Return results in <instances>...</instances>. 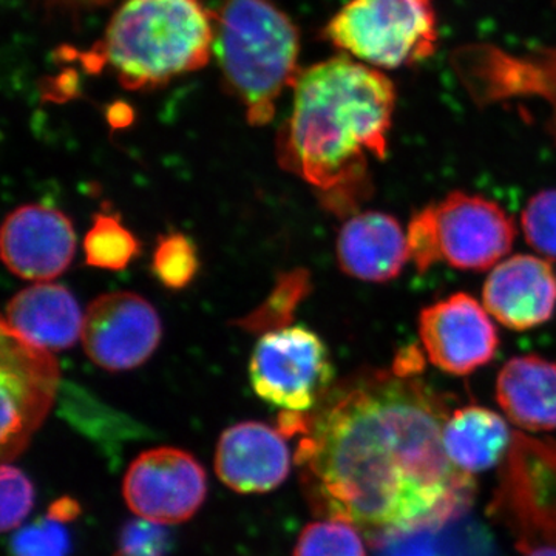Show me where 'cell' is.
<instances>
[{
  "label": "cell",
  "mask_w": 556,
  "mask_h": 556,
  "mask_svg": "<svg viewBox=\"0 0 556 556\" xmlns=\"http://www.w3.org/2000/svg\"><path fill=\"white\" fill-rule=\"evenodd\" d=\"M450 413L417 375L368 369L336 382L308 415L281 413L278 430L300 437L295 464L314 514L383 541L444 525L470 504L473 478L442 444Z\"/></svg>",
  "instance_id": "6da1fadb"
},
{
  "label": "cell",
  "mask_w": 556,
  "mask_h": 556,
  "mask_svg": "<svg viewBox=\"0 0 556 556\" xmlns=\"http://www.w3.org/2000/svg\"><path fill=\"white\" fill-rule=\"evenodd\" d=\"M291 115L277 138L285 169L317 189L342 215L369 195L368 156L388 155L396 108L393 80L380 70L336 56L300 70Z\"/></svg>",
  "instance_id": "7a4b0ae2"
},
{
  "label": "cell",
  "mask_w": 556,
  "mask_h": 556,
  "mask_svg": "<svg viewBox=\"0 0 556 556\" xmlns=\"http://www.w3.org/2000/svg\"><path fill=\"white\" fill-rule=\"evenodd\" d=\"M214 36V14L200 0H124L89 65H108L126 89H153L203 68Z\"/></svg>",
  "instance_id": "3957f363"
},
{
  "label": "cell",
  "mask_w": 556,
  "mask_h": 556,
  "mask_svg": "<svg viewBox=\"0 0 556 556\" xmlns=\"http://www.w3.org/2000/svg\"><path fill=\"white\" fill-rule=\"evenodd\" d=\"M214 31L226 87L247 109L249 123L265 126L281 91L294 86L300 73L298 27L266 0H223Z\"/></svg>",
  "instance_id": "277c9868"
},
{
  "label": "cell",
  "mask_w": 556,
  "mask_h": 556,
  "mask_svg": "<svg viewBox=\"0 0 556 556\" xmlns=\"http://www.w3.org/2000/svg\"><path fill=\"white\" fill-rule=\"evenodd\" d=\"M409 260L419 273L439 262L460 270H485L510 251L514 219L484 197L448 193L420 208L408 225Z\"/></svg>",
  "instance_id": "5b68a950"
},
{
  "label": "cell",
  "mask_w": 556,
  "mask_h": 556,
  "mask_svg": "<svg viewBox=\"0 0 556 556\" xmlns=\"http://www.w3.org/2000/svg\"><path fill=\"white\" fill-rule=\"evenodd\" d=\"M324 35L369 67H408L438 49L437 9L433 0H350Z\"/></svg>",
  "instance_id": "8992f818"
},
{
  "label": "cell",
  "mask_w": 556,
  "mask_h": 556,
  "mask_svg": "<svg viewBox=\"0 0 556 556\" xmlns=\"http://www.w3.org/2000/svg\"><path fill=\"white\" fill-rule=\"evenodd\" d=\"M327 345L303 325L266 331L249 362V379L263 401L281 413L308 415L334 387Z\"/></svg>",
  "instance_id": "52a82bcc"
},
{
  "label": "cell",
  "mask_w": 556,
  "mask_h": 556,
  "mask_svg": "<svg viewBox=\"0 0 556 556\" xmlns=\"http://www.w3.org/2000/svg\"><path fill=\"white\" fill-rule=\"evenodd\" d=\"M60 367L50 351L31 345L2 325L0 387H2V457L24 452L49 416L60 388Z\"/></svg>",
  "instance_id": "ba28073f"
},
{
  "label": "cell",
  "mask_w": 556,
  "mask_h": 556,
  "mask_svg": "<svg viewBox=\"0 0 556 556\" xmlns=\"http://www.w3.org/2000/svg\"><path fill=\"white\" fill-rule=\"evenodd\" d=\"M123 493L135 517L161 526L181 525L206 500V471L185 450H146L127 468Z\"/></svg>",
  "instance_id": "9c48e42d"
},
{
  "label": "cell",
  "mask_w": 556,
  "mask_h": 556,
  "mask_svg": "<svg viewBox=\"0 0 556 556\" xmlns=\"http://www.w3.org/2000/svg\"><path fill=\"white\" fill-rule=\"evenodd\" d=\"M159 313L141 295L119 291L90 303L84 317L87 356L108 371H129L144 364L160 345Z\"/></svg>",
  "instance_id": "30bf717a"
},
{
  "label": "cell",
  "mask_w": 556,
  "mask_h": 556,
  "mask_svg": "<svg viewBox=\"0 0 556 556\" xmlns=\"http://www.w3.org/2000/svg\"><path fill=\"white\" fill-rule=\"evenodd\" d=\"M419 338L428 361L453 376L471 375L484 367L500 346L489 311L463 292L422 309Z\"/></svg>",
  "instance_id": "8fae6325"
},
{
  "label": "cell",
  "mask_w": 556,
  "mask_h": 556,
  "mask_svg": "<svg viewBox=\"0 0 556 556\" xmlns=\"http://www.w3.org/2000/svg\"><path fill=\"white\" fill-rule=\"evenodd\" d=\"M75 251L72 222L56 208L27 204L11 212L3 222L0 252L14 276L51 280L67 270Z\"/></svg>",
  "instance_id": "7c38bea8"
},
{
  "label": "cell",
  "mask_w": 556,
  "mask_h": 556,
  "mask_svg": "<svg viewBox=\"0 0 556 556\" xmlns=\"http://www.w3.org/2000/svg\"><path fill=\"white\" fill-rule=\"evenodd\" d=\"M291 471L287 437L268 424H236L223 431L215 450L219 481L241 495H262L283 484Z\"/></svg>",
  "instance_id": "4fadbf2b"
},
{
  "label": "cell",
  "mask_w": 556,
  "mask_h": 556,
  "mask_svg": "<svg viewBox=\"0 0 556 556\" xmlns=\"http://www.w3.org/2000/svg\"><path fill=\"white\" fill-rule=\"evenodd\" d=\"M485 309L504 327L525 331L546 324L556 303V277L551 263L533 255L501 262L486 277Z\"/></svg>",
  "instance_id": "5bb4252c"
},
{
  "label": "cell",
  "mask_w": 556,
  "mask_h": 556,
  "mask_svg": "<svg viewBox=\"0 0 556 556\" xmlns=\"http://www.w3.org/2000/svg\"><path fill=\"white\" fill-rule=\"evenodd\" d=\"M336 247L340 269L371 283L393 280L409 260L407 236L397 219L383 212L353 215L340 229Z\"/></svg>",
  "instance_id": "9a60e30c"
},
{
  "label": "cell",
  "mask_w": 556,
  "mask_h": 556,
  "mask_svg": "<svg viewBox=\"0 0 556 556\" xmlns=\"http://www.w3.org/2000/svg\"><path fill=\"white\" fill-rule=\"evenodd\" d=\"M2 325L31 345L61 351L83 338L84 318L67 288L40 283L10 300Z\"/></svg>",
  "instance_id": "2e32d148"
},
{
  "label": "cell",
  "mask_w": 556,
  "mask_h": 556,
  "mask_svg": "<svg viewBox=\"0 0 556 556\" xmlns=\"http://www.w3.org/2000/svg\"><path fill=\"white\" fill-rule=\"evenodd\" d=\"M496 401L525 430H556V362L536 354L511 358L497 375Z\"/></svg>",
  "instance_id": "e0dca14e"
},
{
  "label": "cell",
  "mask_w": 556,
  "mask_h": 556,
  "mask_svg": "<svg viewBox=\"0 0 556 556\" xmlns=\"http://www.w3.org/2000/svg\"><path fill=\"white\" fill-rule=\"evenodd\" d=\"M510 427L503 416L470 405L450 413L442 430V444L450 463L468 477L490 470L506 455Z\"/></svg>",
  "instance_id": "ac0fdd59"
},
{
  "label": "cell",
  "mask_w": 556,
  "mask_h": 556,
  "mask_svg": "<svg viewBox=\"0 0 556 556\" xmlns=\"http://www.w3.org/2000/svg\"><path fill=\"white\" fill-rule=\"evenodd\" d=\"M87 265L105 270H123L141 252V244L118 217L94 215L84 239Z\"/></svg>",
  "instance_id": "d6986e66"
},
{
  "label": "cell",
  "mask_w": 556,
  "mask_h": 556,
  "mask_svg": "<svg viewBox=\"0 0 556 556\" xmlns=\"http://www.w3.org/2000/svg\"><path fill=\"white\" fill-rule=\"evenodd\" d=\"M294 556H367L361 530L340 519H318L302 530Z\"/></svg>",
  "instance_id": "ffe728a7"
},
{
  "label": "cell",
  "mask_w": 556,
  "mask_h": 556,
  "mask_svg": "<svg viewBox=\"0 0 556 556\" xmlns=\"http://www.w3.org/2000/svg\"><path fill=\"white\" fill-rule=\"evenodd\" d=\"M153 273L169 289L188 287L200 268L195 244L185 233L163 237L153 252Z\"/></svg>",
  "instance_id": "44dd1931"
},
{
  "label": "cell",
  "mask_w": 556,
  "mask_h": 556,
  "mask_svg": "<svg viewBox=\"0 0 556 556\" xmlns=\"http://www.w3.org/2000/svg\"><path fill=\"white\" fill-rule=\"evenodd\" d=\"M309 291V277L305 270H294L281 278L280 283L274 289L268 302L262 309L252 314L244 321V327L251 329H280L292 318V313L298 308L300 300Z\"/></svg>",
  "instance_id": "7402d4cb"
},
{
  "label": "cell",
  "mask_w": 556,
  "mask_h": 556,
  "mask_svg": "<svg viewBox=\"0 0 556 556\" xmlns=\"http://www.w3.org/2000/svg\"><path fill=\"white\" fill-rule=\"evenodd\" d=\"M521 226L530 247L556 258V189L543 190L527 203Z\"/></svg>",
  "instance_id": "603a6c76"
},
{
  "label": "cell",
  "mask_w": 556,
  "mask_h": 556,
  "mask_svg": "<svg viewBox=\"0 0 556 556\" xmlns=\"http://www.w3.org/2000/svg\"><path fill=\"white\" fill-rule=\"evenodd\" d=\"M70 536L64 522L47 517L21 529L11 540L13 556H68Z\"/></svg>",
  "instance_id": "cb8c5ba5"
},
{
  "label": "cell",
  "mask_w": 556,
  "mask_h": 556,
  "mask_svg": "<svg viewBox=\"0 0 556 556\" xmlns=\"http://www.w3.org/2000/svg\"><path fill=\"white\" fill-rule=\"evenodd\" d=\"M0 504L2 532L17 529L35 506V489L27 475L13 464H3L0 471Z\"/></svg>",
  "instance_id": "d4e9b609"
},
{
  "label": "cell",
  "mask_w": 556,
  "mask_h": 556,
  "mask_svg": "<svg viewBox=\"0 0 556 556\" xmlns=\"http://www.w3.org/2000/svg\"><path fill=\"white\" fill-rule=\"evenodd\" d=\"M169 546L166 526L138 518L121 530L118 548L113 556H166Z\"/></svg>",
  "instance_id": "484cf974"
},
{
  "label": "cell",
  "mask_w": 556,
  "mask_h": 556,
  "mask_svg": "<svg viewBox=\"0 0 556 556\" xmlns=\"http://www.w3.org/2000/svg\"><path fill=\"white\" fill-rule=\"evenodd\" d=\"M79 515V506L75 500L70 497H61L53 506L50 507L47 517L56 519V521L65 522L75 519Z\"/></svg>",
  "instance_id": "4316f807"
},
{
  "label": "cell",
  "mask_w": 556,
  "mask_h": 556,
  "mask_svg": "<svg viewBox=\"0 0 556 556\" xmlns=\"http://www.w3.org/2000/svg\"><path fill=\"white\" fill-rule=\"evenodd\" d=\"M56 2L64 3V5H79V7H89V5H101V3L109 2V0H56Z\"/></svg>",
  "instance_id": "83f0119b"
},
{
  "label": "cell",
  "mask_w": 556,
  "mask_h": 556,
  "mask_svg": "<svg viewBox=\"0 0 556 556\" xmlns=\"http://www.w3.org/2000/svg\"><path fill=\"white\" fill-rule=\"evenodd\" d=\"M522 556H556V547L543 546L535 547L532 551L526 552Z\"/></svg>",
  "instance_id": "f1b7e54d"
},
{
  "label": "cell",
  "mask_w": 556,
  "mask_h": 556,
  "mask_svg": "<svg viewBox=\"0 0 556 556\" xmlns=\"http://www.w3.org/2000/svg\"><path fill=\"white\" fill-rule=\"evenodd\" d=\"M555 137H556V130H555Z\"/></svg>",
  "instance_id": "f546056e"
}]
</instances>
